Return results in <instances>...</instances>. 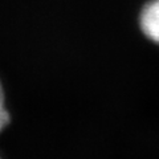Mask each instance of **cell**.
Here are the masks:
<instances>
[{
    "instance_id": "cell-1",
    "label": "cell",
    "mask_w": 159,
    "mask_h": 159,
    "mask_svg": "<svg viewBox=\"0 0 159 159\" xmlns=\"http://www.w3.org/2000/svg\"><path fill=\"white\" fill-rule=\"evenodd\" d=\"M139 28L150 41L159 45V0H148L142 7Z\"/></svg>"
},
{
    "instance_id": "cell-2",
    "label": "cell",
    "mask_w": 159,
    "mask_h": 159,
    "mask_svg": "<svg viewBox=\"0 0 159 159\" xmlns=\"http://www.w3.org/2000/svg\"><path fill=\"white\" fill-rule=\"evenodd\" d=\"M11 121V114L7 107V98H6V90H4L3 82L0 80V133L8 126Z\"/></svg>"
},
{
    "instance_id": "cell-3",
    "label": "cell",
    "mask_w": 159,
    "mask_h": 159,
    "mask_svg": "<svg viewBox=\"0 0 159 159\" xmlns=\"http://www.w3.org/2000/svg\"><path fill=\"white\" fill-rule=\"evenodd\" d=\"M0 159H3V158H2V157H0Z\"/></svg>"
}]
</instances>
